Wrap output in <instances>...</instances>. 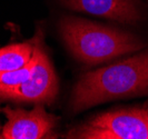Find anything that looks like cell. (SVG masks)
<instances>
[{"label": "cell", "instance_id": "obj_1", "mask_svg": "<svg viewBox=\"0 0 148 139\" xmlns=\"http://www.w3.org/2000/svg\"><path fill=\"white\" fill-rule=\"evenodd\" d=\"M148 94V50L82 75L70 99L74 112L112 99Z\"/></svg>", "mask_w": 148, "mask_h": 139}, {"label": "cell", "instance_id": "obj_2", "mask_svg": "<svg viewBox=\"0 0 148 139\" xmlns=\"http://www.w3.org/2000/svg\"><path fill=\"white\" fill-rule=\"evenodd\" d=\"M59 30L73 56L89 66L139 51L147 45L130 32L70 16L60 20Z\"/></svg>", "mask_w": 148, "mask_h": 139}, {"label": "cell", "instance_id": "obj_3", "mask_svg": "<svg viewBox=\"0 0 148 139\" xmlns=\"http://www.w3.org/2000/svg\"><path fill=\"white\" fill-rule=\"evenodd\" d=\"M66 138L148 139V101L111 109L70 129Z\"/></svg>", "mask_w": 148, "mask_h": 139}, {"label": "cell", "instance_id": "obj_4", "mask_svg": "<svg viewBox=\"0 0 148 139\" xmlns=\"http://www.w3.org/2000/svg\"><path fill=\"white\" fill-rule=\"evenodd\" d=\"M41 39L40 32L34 38L38 60L30 78L18 86L0 90L1 98L41 105H49L55 100L58 94V80L51 62L44 50Z\"/></svg>", "mask_w": 148, "mask_h": 139}, {"label": "cell", "instance_id": "obj_5", "mask_svg": "<svg viewBox=\"0 0 148 139\" xmlns=\"http://www.w3.org/2000/svg\"><path fill=\"white\" fill-rule=\"evenodd\" d=\"M6 125L0 129V139L51 138L57 117L48 114L41 103L32 110L11 109L6 107Z\"/></svg>", "mask_w": 148, "mask_h": 139}, {"label": "cell", "instance_id": "obj_6", "mask_svg": "<svg viewBox=\"0 0 148 139\" xmlns=\"http://www.w3.org/2000/svg\"><path fill=\"white\" fill-rule=\"evenodd\" d=\"M60 2L75 11L127 25H136L146 17V9L140 0H60Z\"/></svg>", "mask_w": 148, "mask_h": 139}, {"label": "cell", "instance_id": "obj_7", "mask_svg": "<svg viewBox=\"0 0 148 139\" xmlns=\"http://www.w3.org/2000/svg\"><path fill=\"white\" fill-rule=\"evenodd\" d=\"M34 39L28 42L14 44L0 49V71H11L25 67L34 55Z\"/></svg>", "mask_w": 148, "mask_h": 139}, {"label": "cell", "instance_id": "obj_8", "mask_svg": "<svg viewBox=\"0 0 148 139\" xmlns=\"http://www.w3.org/2000/svg\"><path fill=\"white\" fill-rule=\"evenodd\" d=\"M37 51L34 48L32 58L30 59V61L25 67H22L20 69H17V70H11V71H0V90L15 87V86H18L22 82H25L26 80H28L31 73H32V70L36 66V64H37Z\"/></svg>", "mask_w": 148, "mask_h": 139}]
</instances>
